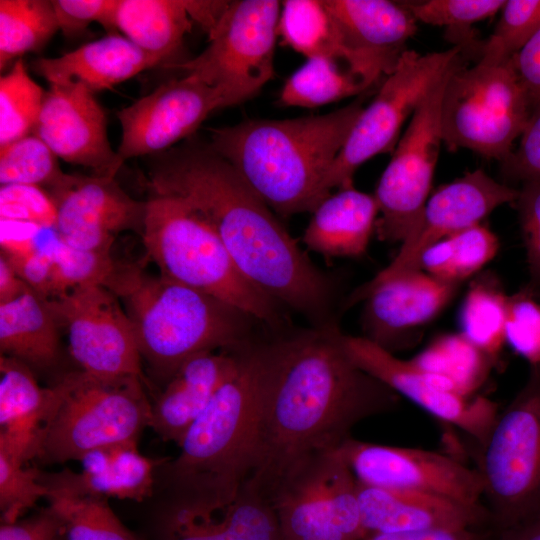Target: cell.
Returning <instances> with one entry per match:
<instances>
[{"mask_svg":"<svg viewBox=\"0 0 540 540\" xmlns=\"http://www.w3.org/2000/svg\"><path fill=\"white\" fill-rule=\"evenodd\" d=\"M378 215L374 195L353 185L339 188L313 211L303 243L325 258L360 257L367 250Z\"/></svg>","mask_w":540,"mask_h":540,"instance_id":"4316f807","label":"cell"},{"mask_svg":"<svg viewBox=\"0 0 540 540\" xmlns=\"http://www.w3.org/2000/svg\"><path fill=\"white\" fill-rule=\"evenodd\" d=\"M141 235L159 274L230 304L269 329L284 326V307L240 272L211 225L182 199L152 193Z\"/></svg>","mask_w":540,"mask_h":540,"instance_id":"8992f818","label":"cell"},{"mask_svg":"<svg viewBox=\"0 0 540 540\" xmlns=\"http://www.w3.org/2000/svg\"><path fill=\"white\" fill-rule=\"evenodd\" d=\"M508 297L498 279L485 273L472 281L460 309L461 333L492 359L506 342Z\"/></svg>","mask_w":540,"mask_h":540,"instance_id":"e575fe53","label":"cell"},{"mask_svg":"<svg viewBox=\"0 0 540 540\" xmlns=\"http://www.w3.org/2000/svg\"><path fill=\"white\" fill-rule=\"evenodd\" d=\"M491 540H540V513L513 527L494 533Z\"/></svg>","mask_w":540,"mask_h":540,"instance_id":"6f0895ef","label":"cell"},{"mask_svg":"<svg viewBox=\"0 0 540 540\" xmlns=\"http://www.w3.org/2000/svg\"><path fill=\"white\" fill-rule=\"evenodd\" d=\"M363 108L355 101L323 115L212 128L208 145L273 212L313 213L331 194L328 172Z\"/></svg>","mask_w":540,"mask_h":540,"instance_id":"277c9868","label":"cell"},{"mask_svg":"<svg viewBox=\"0 0 540 540\" xmlns=\"http://www.w3.org/2000/svg\"><path fill=\"white\" fill-rule=\"evenodd\" d=\"M512 64L533 107L540 102V28L513 56Z\"/></svg>","mask_w":540,"mask_h":540,"instance_id":"f5cc1de1","label":"cell"},{"mask_svg":"<svg viewBox=\"0 0 540 540\" xmlns=\"http://www.w3.org/2000/svg\"><path fill=\"white\" fill-rule=\"evenodd\" d=\"M278 36L283 45L310 58H328L347 65L368 86L378 78L349 49L323 0L281 2Z\"/></svg>","mask_w":540,"mask_h":540,"instance_id":"f546056e","label":"cell"},{"mask_svg":"<svg viewBox=\"0 0 540 540\" xmlns=\"http://www.w3.org/2000/svg\"><path fill=\"white\" fill-rule=\"evenodd\" d=\"M104 286L120 299L141 358L164 383L196 354L249 342L254 324H261L213 296L133 264L117 263Z\"/></svg>","mask_w":540,"mask_h":540,"instance_id":"5b68a950","label":"cell"},{"mask_svg":"<svg viewBox=\"0 0 540 540\" xmlns=\"http://www.w3.org/2000/svg\"><path fill=\"white\" fill-rule=\"evenodd\" d=\"M342 345L362 370L438 420L466 433L475 444L487 437L499 413L482 396H464L446 378L424 370L412 359L402 360L363 336L342 333Z\"/></svg>","mask_w":540,"mask_h":540,"instance_id":"9a60e30c","label":"cell"},{"mask_svg":"<svg viewBox=\"0 0 540 540\" xmlns=\"http://www.w3.org/2000/svg\"><path fill=\"white\" fill-rule=\"evenodd\" d=\"M335 451L304 461L273 492L270 501L284 540H337L329 496Z\"/></svg>","mask_w":540,"mask_h":540,"instance_id":"d4e9b609","label":"cell"},{"mask_svg":"<svg viewBox=\"0 0 540 540\" xmlns=\"http://www.w3.org/2000/svg\"><path fill=\"white\" fill-rule=\"evenodd\" d=\"M412 360L424 370L448 379L464 396H473L494 363L461 332L437 337Z\"/></svg>","mask_w":540,"mask_h":540,"instance_id":"8d00e7d4","label":"cell"},{"mask_svg":"<svg viewBox=\"0 0 540 540\" xmlns=\"http://www.w3.org/2000/svg\"><path fill=\"white\" fill-rule=\"evenodd\" d=\"M230 1L186 0L187 10L193 22H197L208 35L215 28Z\"/></svg>","mask_w":540,"mask_h":540,"instance_id":"11a10c76","label":"cell"},{"mask_svg":"<svg viewBox=\"0 0 540 540\" xmlns=\"http://www.w3.org/2000/svg\"><path fill=\"white\" fill-rule=\"evenodd\" d=\"M269 341L255 337L242 346L236 371L187 430L178 455L158 467L155 492L163 503L161 525L218 514L250 479Z\"/></svg>","mask_w":540,"mask_h":540,"instance_id":"3957f363","label":"cell"},{"mask_svg":"<svg viewBox=\"0 0 540 540\" xmlns=\"http://www.w3.org/2000/svg\"><path fill=\"white\" fill-rule=\"evenodd\" d=\"M0 219L56 227V208L46 189L36 185L6 184L0 187Z\"/></svg>","mask_w":540,"mask_h":540,"instance_id":"7dc6e473","label":"cell"},{"mask_svg":"<svg viewBox=\"0 0 540 540\" xmlns=\"http://www.w3.org/2000/svg\"><path fill=\"white\" fill-rule=\"evenodd\" d=\"M60 327L48 300L31 290L0 305V352L33 369L54 366L60 354Z\"/></svg>","mask_w":540,"mask_h":540,"instance_id":"f1b7e54d","label":"cell"},{"mask_svg":"<svg viewBox=\"0 0 540 540\" xmlns=\"http://www.w3.org/2000/svg\"><path fill=\"white\" fill-rule=\"evenodd\" d=\"M459 284L416 270L385 281L358 296L364 301L363 337L395 354L417 345L425 327L452 301ZM352 305V306H353Z\"/></svg>","mask_w":540,"mask_h":540,"instance_id":"d6986e66","label":"cell"},{"mask_svg":"<svg viewBox=\"0 0 540 540\" xmlns=\"http://www.w3.org/2000/svg\"><path fill=\"white\" fill-rule=\"evenodd\" d=\"M505 0H427L405 2L403 5L416 21L444 26L450 31L463 32L474 23L501 11Z\"/></svg>","mask_w":540,"mask_h":540,"instance_id":"7bdbcfd3","label":"cell"},{"mask_svg":"<svg viewBox=\"0 0 540 540\" xmlns=\"http://www.w3.org/2000/svg\"><path fill=\"white\" fill-rule=\"evenodd\" d=\"M337 451L362 484L427 493L466 504L482 503L483 484L478 471L449 455L353 437Z\"/></svg>","mask_w":540,"mask_h":540,"instance_id":"5bb4252c","label":"cell"},{"mask_svg":"<svg viewBox=\"0 0 540 540\" xmlns=\"http://www.w3.org/2000/svg\"><path fill=\"white\" fill-rule=\"evenodd\" d=\"M117 262L111 253L74 248L64 242L55 260L56 296L71 289L105 285Z\"/></svg>","mask_w":540,"mask_h":540,"instance_id":"ee69618b","label":"cell"},{"mask_svg":"<svg viewBox=\"0 0 540 540\" xmlns=\"http://www.w3.org/2000/svg\"><path fill=\"white\" fill-rule=\"evenodd\" d=\"M358 499L368 534L491 526L483 503L466 504L427 493L372 487L359 481Z\"/></svg>","mask_w":540,"mask_h":540,"instance_id":"44dd1931","label":"cell"},{"mask_svg":"<svg viewBox=\"0 0 540 540\" xmlns=\"http://www.w3.org/2000/svg\"><path fill=\"white\" fill-rule=\"evenodd\" d=\"M281 2L230 1L208 46L195 58L165 64L216 88L226 107L252 98L274 76Z\"/></svg>","mask_w":540,"mask_h":540,"instance_id":"30bf717a","label":"cell"},{"mask_svg":"<svg viewBox=\"0 0 540 540\" xmlns=\"http://www.w3.org/2000/svg\"><path fill=\"white\" fill-rule=\"evenodd\" d=\"M63 534V523L49 506L26 519L0 526V540H58Z\"/></svg>","mask_w":540,"mask_h":540,"instance_id":"816d5d0a","label":"cell"},{"mask_svg":"<svg viewBox=\"0 0 540 540\" xmlns=\"http://www.w3.org/2000/svg\"><path fill=\"white\" fill-rule=\"evenodd\" d=\"M161 540H284L271 501L244 486L221 517L161 526Z\"/></svg>","mask_w":540,"mask_h":540,"instance_id":"1f68e13d","label":"cell"},{"mask_svg":"<svg viewBox=\"0 0 540 540\" xmlns=\"http://www.w3.org/2000/svg\"><path fill=\"white\" fill-rule=\"evenodd\" d=\"M152 193L182 199L217 233L240 272L313 327L335 324L336 286L304 253L272 210L210 146L189 142L161 152Z\"/></svg>","mask_w":540,"mask_h":540,"instance_id":"7a4b0ae2","label":"cell"},{"mask_svg":"<svg viewBox=\"0 0 540 540\" xmlns=\"http://www.w3.org/2000/svg\"><path fill=\"white\" fill-rule=\"evenodd\" d=\"M58 540H65V539H64V536H62V537H61V538H59Z\"/></svg>","mask_w":540,"mask_h":540,"instance_id":"680465c9","label":"cell"},{"mask_svg":"<svg viewBox=\"0 0 540 540\" xmlns=\"http://www.w3.org/2000/svg\"><path fill=\"white\" fill-rule=\"evenodd\" d=\"M225 107L219 90L191 75L169 80L117 112L122 129L117 155L124 162L164 152Z\"/></svg>","mask_w":540,"mask_h":540,"instance_id":"e0dca14e","label":"cell"},{"mask_svg":"<svg viewBox=\"0 0 540 540\" xmlns=\"http://www.w3.org/2000/svg\"><path fill=\"white\" fill-rule=\"evenodd\" d=\"M21 455L0 447V511L4 523H13L40 499H47L48 487L41 472Z\"/></svg>","mask_w":540,"mask_h":540,"instance_id":"b9f144b4","label":"cell"},{"mask_svg":"<svg viewBox=\"0 0 540 540\" xmlns=\"http://www.w3.org/2000/svg\"><path fill=\"white\" fill-rule=\"evenodd\" d=\"M47 300L79 370L101 378L146 380L133 326L110 289L82 286Z\"/></svg>","mask_w":540,"mask_h":540,"instance_id":"4fadbf2b","label":"cell"},{"mask_svg":"<svg viewBox=\"0 0 540 540\" xmlns=\"http://www.w3.org/2000/svg\"><path fill=\"white\" fill-rule=\"evenodd\" d=\"M46 190L56 208V228L74 248L111 253L120 233H142L145 202L133 199L113 177L64 173Z\"/></svg>","mask_w":540,"mask_h":540,"instance_id":"ac0fdd59","label":"cell"},{"mask_svg":"<svg viewBox=\"0 0 540 540\" xmlns=\"http://www.w3.org/2000/svg\"><path fill=\"white\" fill-rule=\"evenodd\" d=\"M532 104L512 59L499 65L478 61L467 68L461 58L448 79L441 106L443 143L503 162L513 151Z\"/></svg>","mask_w":540,"mask_h":540,"instance_id":"9c48e42d","label":"cell"},{"mask_svg":"<svg viewBox=\"0 0 540 540\" xmlns=\"http://www.w3.org/2000/svg\"><path fill=\"white\" fill-rule=\"evenodd\" d=\"M167 457L141 454L137 442L115 444L93 450L80 459L81 470L41 472V481L75 493L100 498L143 501L155 493L158 467Z\"/></svg>","mask_w":540,"mask_h":540,"instance_id":"cb8c5ba5","label":"cell"},{"mask_svg":"<svg viewBox=\"0 0 540 540\" xmlns=\"http://www.w3.org/2000/svg\"><path fill=\"white\" fill-rule=\"evenodd\" d=\"M500 164L508 179L522 183L540 181V102L532 107L518 148Z\"/></svg>","mask_w":540,"mask_h":540,"instance_id":"681fc988","label":"cell"},{"mask_svg":"<svg viewBox=\"0 0 540 540\" xmlns=\"http://www.w3.org/2000/svg\"><path fill=\"white\" fill-rule=\"evenodd\" d=\"M59 30L52 1H0V67L36 51Z\"/></svg>","mask_w":540,"mask_h":540,"instance_id":"74e56055","label":"cell"},{"mask_svg":"<svg viewBox=\"0 0 540 540\" xmlns=\"http://www.w3.org/2000/svg\"><path fill=\"white\" fill-rule=\"evenodd\" d=\"M526 247L530 282L527 290L540 295V181L522 183L515 201Z\"/></svg>","mask_w":540,"mask_h":540,"instance_id":"c3c4849f","label":"cell"},{"mask_svg":"<svg viewBox=\"0 0 540 540\" xmlns=\"http://www.w3.org/2000/svg\"><path fill=\"white\" fill-rule=\"evenodd\" d=\"M0 244L6 258L56 256L64 240L53 226L0 219Z\"/></svg>","mask_w":540,"mask_h":540,"instance_id":"bcb514c9","label":"cell"},{"mask_svg":"<svg viewBox=\"0 0 540 540\" xmlns=\"http://www.w3.org/2000/svg\"><path fill=\"white\" fill-rule=\"evenodd\" d=\"M33 290L0 255V305L9 303Z\"/></svg>","mask_w":540,"mask_h":540,"instance_id":"9f6ffc18","label":"cell"},{"mask_svg":"<svg viewBox=\"0 0 540 540\" xmlns=\"http://www.w3.org/2000/svg\"><path fill=\"white\" fill-rule=\"evenodd\" d=\"M47 487L48 506L61 519L65 540H140L122 524L107 499Z\"/></svg>","mask_w":540,"mask_h":540,"instance_id":"d590c367","label":"cell"},{"mask_svg":"<svg viewBox=\"0 0 540 540\" xmlns=\"http://www.w3.org/2000/svg\"><path fill=\"white\" fill-rule=\"evenodd\" d=\"M138 376L101 378L81 370L55 383L57 401L37 435L34 459L78 460L103 447L138 442L150 427L152 402Z\"/></svg>","mask_w":540,"mask_h":540,"instance_id":"52a82bcc","label":"cell"},{"mask_svg":"<svg viewBox=\"0 0 540 540\" xmlns=\"http://www.w3.org/2000/svg\"><path fill=\"white\" fill-rule=\"evenodd\" d=\"M497 236L480 223L440 240L422 255L420 269L459 284L479 272L497 254Z\"/></svg>","mask_w":540,"mask_h":540,"instance_id":"d6a6232c","label":"cell"},{"mask_svg":"<svg viewBox=\"0 0 540 540\" xmlns=\"http://www.w3.org/2000/svg\"><path fill=\"white\" fill-rule=\"evenodd\" d=\"M58 157L34 133L0 147V183L48 188L63 174Z\"/></svg>","mask_w":540,"mask_h":540,"instance_id":"ab89813d","label":"cell"},{"mask_svg":"<svg viewBox=\"0 0 540 540\" xmlns=\"http://www.w3.org/2000/svg\"><path fill=\"white\" fill-rule=\"evenodd\" d=\"M45 91L29 76L21 59L0 78V147L33 134Z\"/></svg>","mask_w":540,"mask_h":540,"instance_id":"f35d334b","label":"cell"},{"mask_svg":"<svg viewBox=\"0 0 540 540\" xmlns=\"http://www.w3.org/2000/svg\"><path fill=\"white\" fill-rule=\"evenodd\" d=\"M192 24L186 0H116L114 29L160 64L178 51Z\"/></svg>","mask_w":540,"mask_h":540,"instance_id":"4dcf8cb0","label":"cell"},{"mask_svg":"<svg viewBox=\"0 0 540 540\" xmlns=\"http://www.w3.org/2000/svg\"><path fill=\"white\" fill-rule=\"evenodd\" d=\"M58 397L57 387H41L23 362L0 355V446L34 459L37 435Z\"/></svg>","mask_w":540,"mask_h":540,"instance_id":"83f0119b","label":"cell"},{"mask_svg":"<svg viewBox=\"0 0 540 540\" xmlns=\"http://www.w3.org/2000/svg\"><path fill=\"white\" fill-rule=\"evenodd\" d=\"M475 469L494 533L540 513V363L487 437L475 444Z\"/></svg>","mask_w":540,"mask_h":540,"instance_id":"ba28073f","label":"cell"},{"mask_svg":"<svg viewBox=\"0 0 540 540\" xmlns=\"http://www.w3.org/2000/svg\"><path fill=\"white\" fill-rule=\"evenodd\" d=\"M58 28L66 36H74L89 24L98 22L107 31L114 30L116 0H53Z\"/></svg>","mask_w":540,"mask_h":540,"instance_id":"f907efd6","label":"cell"},{"mask_svg":"<svg viewBox=\"0 0 540 540\" xmlns=\"http://www.w3.org/2000/svg\"><path fill=\"white\" fill-rule=\"evenodd\" d=\"M519 190L495 181L482 169L441 186L427 200L417 228L401 243L393 261L357 287L344 301V309L367 290L393 278L421 270L423 253L440 240L480 224L492 211L515 202Z\"/></svg>","mask_w":540,"mask_h":540,"instance_id":"2e32d148","label":"cell"},{"mask_svg":"<svg viewBox=\"0 0 540 540\" xmlns=\"http://www.w3.org/2000/svg\"><path fill=\"white\" fill-rule=\"evenodd\" d=\"M60 159L115 178L123 164L107 136L94 92L78 81L50 84L34 132Z\"/></svg>","mask_w":540,"mask_h":540,"instance_id":"ffe728a7","label":"cell"},{"mask_svg":"<svg viewBox=\"0 0 540 540\" xmlns=\"http://www.w3.org/2000/svg\"><path fill=\"white\" fill-rule=\"evenodd\" d=\"M461 58L422 98L379 179L374 194L380 214L375 232L381 241L402 243L420 222L443 142L442 99L450 74Z\"/></svg>","mask_w":540,"mask_h":540,"instance_id":"8fae6325","label":"cell"},{"mask_svg":"<svg viewBox=\"0 0 540 540\" xmlns=\"http://www.w3.org/2000/svg\"><path fill=\"white\" fill-rule=\"evenodd\" d=\"M367 87L344 63L310 58L286 80L278 103L284 107L316 108L359 94Z\"/></svg>","mask_w":540,"mask_h":540,"instance_id":"836d02e7","label":"cell"},{"mask_svg":"<svg viewBox=\"0 0 540 540\" xmlns=\"http://www.w3.org/2000/svg\"><path fill=\"white\" fill-rule=\"evenodd\" d=\"M505 337L530 365L540 363V304L528 290L508 297Z\"/></svg>","mask_w":540,"mask_h":540,"instance_id":"f6af8a7d","label":"cell"},{"mask_svg":"<svg viewBox=\"0 0 540 540\" xmlns=\"http://www.w3.org/2000/svg\"><path fill=\"white\" fill-rule=\"evenodd\" d=\"M337 324L270 339L255 466L245 484L270 500L298 465L337 450L352 429L390 413L400 396L358 367Z\"/></svg>","mask_w":540,"mask_h":540,"instance_id":"6da1fadb","label":"cell"},{"mask_svg":"<svg viewBox=\"0 0 540 540\" xmlns=\"http://www.w3.org/2000/svg\"><path fill=\"white\" fill-rule=\"evenodd\" d=\"M494 532L483 528L370 533L361 540H491Z\"/></svg>","mask_w":540,"mask_h":540,"instance_id":"db71d44e","label":"cell"},{"mask_svg":"<svg viewBox=\"0 0 540 540\" xmlns=\"http://www.w3.org/2000/svg\"><path fill=\"white\" fill-rule=\"evenodd\" d=\"M242 346L202 352L179 366L152 402L150 427L162 440L180 443L236 371Z\"/></svg>","mask_w":540,"mask_h":540,"instance_id":"603a6c76","label":"cell"},{"mask_svg":"<svg viewBox=\"0 0 540 540\" xmlns=\"http://www.w3.org/2000/svg\"><path fill=\"white\" fill-rule=\"evenodd\" d=\"M349 49L379 79L389 75L417 32L403 3L387 0H323Z\"/></svg>","mask_w":540,"mask_h":540,"instance_id":"7402d4cb","label":"cell"},{"mask_svg":"<svg viewBox=\"0 0 540 540\" xmlns=\"http://www.w3.org/2000/svg\"><path fill=\"white\" fill-rule=\"evenodd\" d=\"M540 28V0H507L494 32L482 45L479 61H510Z\"/></svg>","mask_w":540,"mask_h":540,"instance_id":"60d3db41","label":"cell"},{"mask_svg":"<svg viewBox=\"0 0 540 540\" xmlns=\"http://www.w3.org/2000/svg\"><path fill=\"white\" fill-rule=\"evenodd\" d=\"M160 64L126 37L109 34L55 58H41L35 71L49 84L78 81L91 91L111 88Z\"/></svg>","mask_w":540,"mask_h":540,"instance_id":"484cf974","label":"cell"},{"mask_svg":"<svg viewBox=\"0 0 540 540\" xmlns=\"http://www.w3.org/2000/svg\"><path fill=\"white\" fill-rule=\"evenodd\" d=\"M463 45L424 55L406 50L385 77L370 104L363 108L342 150L331 166L326 188L353 185L357 168L370 158L393 150L406 119L414 113L430 87L462 55Z\"/></svg>","mask_w":540,"mask_h":540,"instance_id":"7c38bea8","label":"cell"}]
</instances>
